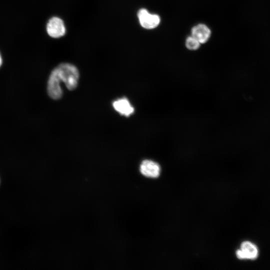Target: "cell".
Returning a JSON list of instances; mask_svg holds the SVG:
<instances>
[{"instance_id": "1", "label": "cell", "mask_w": 270, "mask_h": 270, "mask_svg": "<svg viewBox=\"0 0 270 270\" xmlns=\"http://www.w3.org/2000/svg\"><path fill=\"white\" fill-rule=\"evenodd\" d=\"M78 79L79 72L76 66L68 63L60 64L52 70L49 76L47 86L48 96L54 100L60 98L63 94L61 82L72 90L76 88Z\"/></svg>"}, {"instance_id": "2", "label": "cell", "mask_w": 270, "mask_h": 270, "mask_svg": "<svg viewBox=\"0 0 270 270\" xmlns=\"http://www.w3.org/2000/svg\"><path fill=\"white\" fill-rule=\"evenodd\" d=\"M137 16L140 26L147 30L156 28L160 22V18L158 14H152L145 8L140 9Z\"/></svg>"}, {"instance_id": "3", "label": "cell", "mask_w": 270, "mask_h": 270, "mask_svg": "<svg viewBox=\"0 0 270 270\" xmlns=\"http://www.w3.org/2000/svg\"><path fill=\"white\" fill-rule=\"evenodd\" d=\"M48 34L52 38H59L64 35L66 28L63 20L56 16L50 18L46 26Z\"/></svg>"}, {"instance_id": "4", "label": "cell", "mask_w": 270, "mask_h": 270, "mask_svg": "<svg viewBox=\"0 0 270 270\" xmlns=\"http://www.w3.org/2000/svg\"><path fill=\"white\" fill-rule=\"evenodd\" d=\"M236 256L240 260H255L258 255L257 247L252 243L246 241L240 246V248L236 252Z\"/></svg>"}, {"instance_id": "5", "label": "cell", "mask_w": 270, "mask_h": 270, "mask_svg": "<svg viewBox=\"0 0 270 270\" xmlns=\"http://www.w3.org/2000/svg\"><path fill=\"white\" fill-rule=\"evenodd\" d=\"M140 172L145 176L156 178L160 174V167L156 162L145 160L140 165Z\"/></svg>"}, {"instance_id": "6", "label": "cell", "mask_w": 270, "mask_h": 270, "mask_svg": "<svg viewBox=\"0 0 270 270\" xmlns=\"http://www.w3.org/2000/svg\"><path fill=\"white\" fill-rule=\"evenodd\" d=\"M210 35V30L207 26L203 24L194 26L191 30V36L197 40L200 44L206 42Z\"/></svg>"}, {"instance_id": "7", "label": "cell", "mask_w": 270, "mask_h": 270, "mask_svg": "<svg viewBox=\"0 0 270 270\" xmlns=\"http://www.w3.org/2000/svg\"><path fill=\"white\" fill-rule=\"evenodd\" d=\"M114 108L120 114L128 116L134 112V108L125 98L115 100L112 103Z\"/></svg>"}, {"instance_id": "8", "label": "cell", "mask_w": 270, "mask_h": 270, "mask_svg": "<svg viewBox=\"0 0 270 270\" xmlns=\"http://www.w3.org/2000/svg\"><path fill=\"white\" fill-rule=\"evenodd\" d=\"M186 46L190 50H195L199 48L200 42L192 36H188L186 40Z\"/></svg>"}, {"instance_id": "9", "label": "cell", "mask_w": 270, "mask_h": 270, "mask_svg": "<svg viewBox=\"0 0 270 270\" xmlns=\"http://www.w3.org/2000/svg\"><path fill=\"white\" fill-rule=\"evenodd\" d=\"M2 59L1 54L0 53V67L1 66L2 64Z\"/></svg>"}]
</instances>
